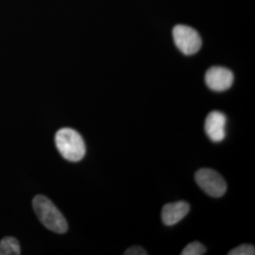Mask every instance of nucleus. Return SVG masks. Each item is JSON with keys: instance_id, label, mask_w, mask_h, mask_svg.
<instances>
[{"instance_id": "nucleus-3", "label": "nucleus", "mask_w": 255, "mask_h": 255, "mask_svg": "<svg viewBox=\"0 0 255 255\" xmlns=\"http://www.w3.org/2000/svg\"><path fill=\"white\" fill-rule=\"evenodd\" d=\"M172 34L175 45L183 54H196L201 49V35L195 28L185 25H177L174 27Z\"/></svg>"}, {"instance_id": "nucleus-9", "label": "nucleus", "mask_w": 255, "mask_h": 255, "mask_svg": "<svg viewBox=\"0 0 255 255\" xmlns=\"http://www.w3.org/2000/svg\"><path fill=\"white\" fill-rule=\"evenodd\" d=\"M206 253V248L200 242H192L182 250V255H202Z\"/></svg>"}, {"instance_id": "nucleus-6", "label": "nucleus", "mask_w": 255, "mask_h": 255, "mask_svg": "<svg viewBox=\"0 0 255 255\" xmlns=\"http://www.w3.org/2000/svg\"><path fill=\"white\" fill-rule=\"evenodd\" d=\"M226 116L219 112H211L205 119V132L213 142L219 143L226 137Z\"/></svg>"}, {"instance_id": "nucleus-1", "label": "nucleus", "mask_w": 255, "mask_h": 255, "mask_svg": "<svg viewBox=\"0 0 255 255\" xmlns=\"http://www.w3.org/2000/svg\"><path fill=\"white\" fill-rule=\"evenodd\" d=\"M32 206L37 218L46 229L56 234L67 232L68 224L66 219L48 198L38 195L33 199Z\"/></svg>"}, {"instance_id": "nucleus-5", "label": "nucleus", "mask_w": 255, "mask_h": 255, "mask_svg": "<svg viewBox=\"0 0 255 255\" xmlns=\"http://www.w3.org/2000/svg\"><path fill=\"white\" fill-rule=\"evenodd\" d=\"M234 73L225 67L213 66L205 74V83L212 91L224 92L234 83Z\"/></svg>"}, {"instance_id": "nucleus-4", "label": "nucleus", "mask_w": 255, "mask_h": 255, "mask_svg": "<svg viewBox=\"0 0 255 255\" xmlns=\"http://www.w3.org/2000/svg\"><path fill=\"white\" fill-rule=\"evenodd\" d=\"M197 184L210 197L220 198L227 190V183L220 174L210 168H201L195 174Z\"/></svg>"}, {"instance_id": "nucleus-2", "label": "nucleus", "mask_w": 255, "mask_h": 255, "mask_svg": "<svg viewBox=\"0 0 255 255\" xmlns=\"http://www.w3.org/2000/svg\"><path fill=\"white\" fill-rule=\"evenodd\" d=\"M55 144L60 154L70 162L81 161L86 152L85 143L82 135L70 128H64L57 131Z\"/></svg>"}, {"instance_id": "nucleus-7", "label": "nucleus", "mask_w": 255, "mask_h": 255, "mask_svg": "<svg viewBox=\"0 0 255 255\" xmlns=\"http://www.w3.org/2000/svg\"><path fill=\"white\" fill-rule=\"evenodd\" d=\"M189 210L190 205L185 201L167 203L162 211V220L164 225L173 226L186 217Z\"/></svg>"}, {"instance_id": "nucleus-10", "label": "nucleus", "mask_w": 255, "mask_h": 255, "mask_svg": "<svg viewBox=\"0 0 255 255\" xmlns=\"http://www.w3.org/2000/svg\"><path fill=\"white\" fill-rule=\"evenodd\" d=\"M229 255H255V248L253 245L249 244H242L240 246L237 247L236 249L230 251Z\"/></svg>"}, {"instance_id": "nucleus-8", "label": "nucleus", "mask_w": 255, "mask_h": 255, "mask_svg": "<svg viewBox=\"0 0 255 255\" xmlns=\"http://www.w3.org/2000/svg\"><path fill=\"white\" fill-rule=\"evenodd\" d=\"M20 254V245L14 237H4L0 241V255H19Z\"/></svg>"}, {"instance_id": "nucleus-11", "label": "nucleus", "mask_w": 255, "mask_h": 255, "mask_svg": "<svg viewBox=\"0 0 255 255\" xmlns=\"http://www.w3.org/2000/svg\"><path fill=\"white\" fill-rule=\"evenodd\" d=\"M125 255H146V250H144L143 248L138 246L130 247L129 249H128L127 251L124 253Z\"/></svg>"}]
</instances>
